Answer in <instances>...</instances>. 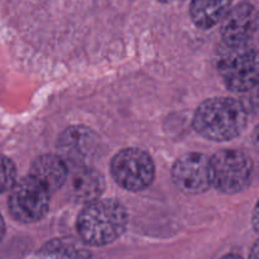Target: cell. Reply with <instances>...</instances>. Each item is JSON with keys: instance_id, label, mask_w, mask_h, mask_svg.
<instances>
[{"instance_id": "obj_1", "label": "cell", "mask_w": 259, "mask_h": 259, "mask_svg": "<svg viewBox=\"0 0 259 259\" xmlns=\"http://www.w3.org/2000/svg\"><path fill=\"white\" fill-rule=\"evenodd\" d=\"M247 120V110L242 103L232 98H212L197 108L194 128L209 141L228 142L243 133Z\"/></svg>"}, {"instance_id": "obj_2", "label": "cell", "mask_w": 259, "mask_h": 259, "mask_svg": "<svg viewBox=\"0 0 259 259\" xmlns=\"http://www.w3.org/2000/svg\"><path fill=\"white\" fill-rule=\"evenodd\" d=\"M128 224L126 210L118 200H96L86 205L76 223L78 237L86 245L103 247L115 242Z\"/></svg>"}, {"instance_id": "obj_3", "label": "cell", "mask_w": 259, "mask_h": 259, "mask_svg": "<svg viewBox=\"0 0 259 259\" xmlns=\"http://www.w3.org/2000/svg\"><path fill=\"white\" fill-rule=\"evenodd\" d=\"M217 67L224 83L234 93H247L258 83V55L250 43L227 46L217 55Z\"/></svg>"}, {"instance_id": "obj_4", "label": "cell", "mask_w": 259, "mask_h": 259, "mask_svg": "<svg viewBox=\"0 0 259 259\" xmlns=\"http://www.w3.org/2000/svg\"><path fill=\"white\" fill-rule=\"evenodd\" d=\"M211 186L223 194H238L247 189L253 177V162L235 149H224L210 158Z\"/></svg>"}, {"instance_id": "obj_5", "label": "cell", "mask_w": 259, "mask_h": 259, "mask_svg": "<svg viewBox=\"0 0 259 259\" xmlns=\"http://www.w3.org/2000/svg\"><path fill=\"white\" fill-rule=\"evenodd\" d=\"M50 207V192L39 181L29 176L23 177L10 189L9 211L17 222L30 224L39 222Z\"/></svg>"}, {"instance_id": "obj_6", "label": "cell", "mask_w": 259, "mask_h": 259, "mask_svg": "<svg viewBox=\"0 0 259 259\" xmlns=\"http://www.w3.org/2000/svg\"><path fill=\"white\" fill-rule=\"evenodd\" d=\"M111 175L116 184L128 191H142L154 180V163L147 152L126 148L111 161Z\"/></svg>"}, {"instance_id": "obj_7", "label": "cell", "mask_w": 259, "mask_h": 259, "mask_svg": "<svg viewBox=\"0 0 259 259\" xmlns=\"http://www.w3.org/2000/svg\"><path fill=\"white\" fill-rule=\"evenodd\" d=\"M172 180L180 191L199 195L211 187L210 158L201 153H187L180 157L172 168Z\"/></svg>"}, {"instance_id": "obj_8", "label": "cell", "mask_w": 259, "mask_h": 259, "mask_svg": "<svg viewBox=\"0 0 259 259\" xmlns=\"http://www.w3.org/2000/svg\"><path fill=\"white\" fill-rule=\"evenodd\" d=\"M96 136L86 126L75 125L61 134L57 143V156L67 168L89 166L88 162L96 151Z\"/></svg>"}, {"instance_id": "obj_9", "label": "cell", "mask_w": 259, "mask_h": 259, "mask_svg": "<svg viewBox=\"0 0 259 259\" xmlns=\"http://www.w3.org/2000/svg\"><path fill=\"white\" fill-rule=\"evenodd\" d=\"M222 22V35L224 45H247L257 30V10L249 3H242L233 9H229Z\"/></svg>"}, {"instance_id": "obj_10", "label": "cell", "mask_w": 259, "mask_h": 259, "mask_svg": "<svg viewBox=\"0 0 259 259\" xmlns=\"http://www.w3.org/2000/svg\"><path fill=\"white\" fill-rule=\"evenodd\" d=\"M68 196L76 202L90 204L103 195L105 189L104 177L100 172L90 166L75 167L68 169L67 175Z\"/></svg>"}, {"instance_id": "obj_11", "label": "cell", "mask_w": 259, "mask_h": 259, "mask_svg": "<svg viewBox=\"0 0 259 259\" xmlns=\"http://www.w3.org/2000/svg\"><path fill=\"white\" fill-rule=\"evenodd\" d=\"M68 168L56 154H43L34 159L30 167V176L39 181L50 195L58 191L67 180Z\"/></svg>"}, {"instance_id": "obj_12", "label": "cell", "mask_w": 259, "mask_h": 259, "mask_svg": "<svg viewBox=\"0 0 259 259\" xmlns=\"http://www.w3.org/2000/svg\"><path fill=\"white\" fill-rule=\"evenodd\" d=\"M230 4L232 0H192L190 15L196 27L210 29L224 19Z\"/></svg>"}, {"instance_id": "obj_13", "label": "cell", "mask_w": 259, "mask_h": 259, "mask_svg": "<svg viewBox=\"0 0 259 259\" xmlns=\"http://www.w3.org/2000/svg\"><path fill=\"white\" fill-rule=\"evenodd\" d=\"M40 255L47 259H90L91 253L81 239L63 237L45 244Z\"/></svg>"}, {"instance_id": "obj_14", "label": "cell", "mask_w": 259, "mask_h": 259, "mask_svg": "<svg viewBox=\"0 0 259 259\" xmlns=\"http://www.w3.org/2000/svg\"><path fill=\"white\" fill-rule=\"evenodd\" d=\"M17 169L13 161L8 157L0 154V194L10 191L15 184Z\"/></svg>"}, {"instance_id": "obj_15", "label": "cell", "mask_w": 259, "mask_h": 259, "mask_svg": "<svg viewBox=\"0 0 259 259\" xmlns=\"http://www.w3.org/2000/svg\"><path fill=\"white\" fill-rule=\"evenodd\" d=\"M249 259H258V244H257V243L253 245L252 250H250Z\"/></svg>"}, {"instance_id": "obj_16", "label": "cell", "mask_w": 259, "mask_h": 259, "mask_svg": "<svg viewBox=\"0 0 259 259\" xmlns=\"http://www.w3.org/2000/svg\"><path fill=\"white\" fill-rule=\"evenodd\" d=\"M4 234H5V223H4V219H3L2 214H0V242H2V239L4 238Z\"/></svg>"}, {"instance_id": "obj_17", "label": "cell", "mask_w": 259, "mask_h": 259, "mask_svg": "<svg viewBox=\"0 0 259 259\" xmlns=\"http://www.w3.org/2000/svg\"><path fill=\"white\" fill-rule=\"evenodd\" d=\"M257 224H258V209H257V207H255L254 212H253V225H254V230H255V232H258Z\"/></svg>"}, {"instance_id": "obj_18", "label": "cell", "mask_w": 259, "mask_h": 259, "mask_svg": "<svg viewBox=\"0 0 259 259\" xmlns=\"http://www.w3.org/2000/svg\"><path fill=\"white\" fill-rule=\"evenodd\" d=\"M222 259H243V258L239 257V255H237V254H227V255H224Z\"/></svg>"}, {"instance_id": "obj_19", "label": "cell", "mask_w": 259, "mask_h": 259, "mask_svg": "<svg viewBox=\"0 0 259 259\" xmlns=\"http://www.w3.org/2000/svg\"><path fill=\"white\" fill-rule=\"evenodd\" d=\"M162 3H172V2H176V0H159Z\"/></svg>"}]
</instances>
